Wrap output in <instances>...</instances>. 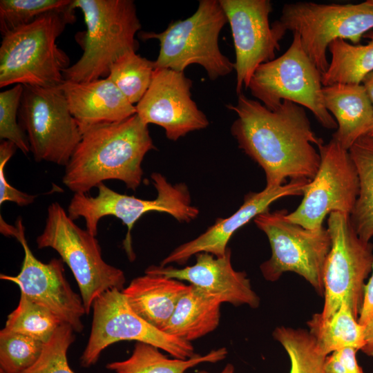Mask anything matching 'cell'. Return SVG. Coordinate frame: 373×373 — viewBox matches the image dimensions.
<instances>
[{"mask_svg": "<svg viewBox=\"0 0 373 373\" xmlns=\"http://www.w3.org/2000/svg\"><path fill=\"white\" fill-rule=\"evenodd\" d=\"M227 106L238 115L231 133L239 148L264 171L265 187L280 186L287 179L314 178L321 157L313 144L323 141L313 131L304 107L284 100L271 111L242 93L236 105Z\"/></svg>", "mask_w": 373, "mask_h": 373, "instance_id": "6da1fadb", "label": "cell"}, {"mask_svg": "<svg viewBox=\"0 0 373 373\" xmlns=\"http://www.w3.org/2000/svg\"><path fill=\"white\" fill-rule=\"evenodd\" d=\"M155 149L148 125L137 114L95 126L82 134L62 182L75 193H86L108 180H120L135 191L142 181L144 157Z\"/></svg>", "mask_w": 373, "mask_h": 373, "instance_id": "7a4b0ae2", "label": "cell"}, {"mask_svg": "<svg viewBox=\"0 0 373 373\" xmlns=\"http://www.w3.org/2000/svg\"><path fill=\"white\" fill-rule=\"evenodd\" d=\"M71 4L46 12L5 35L0 46V87L11 84L43 88L59 86L70 59L56 44L75 19Z\"/></svg>", "mask_w": 373, "mask_h": 373, "instance_id": "3957f363", "label": "cell"}, {"mask_svg": "<svg viewBox=\"0 0 373 373\" xmlns=\"http://www.w3.org/2000/svg\"><path fill=\"white\" fill-rule=\"evenodd\" d=\"M72 7L79 8L84 16V52L64 71V80L106 78L117 59L138 48L135 37L142 26L135 4L132 0H73Z\"/></svg>", "mask_w": 373, "mask_h": 373, "instance_id": "277c9868", "label": "cell"}, {"mask_svg": "<svg viewBox=\"0 0 373 373\" xmlns=\"http://www.w3.org/2000/svg\"><path fill=\"white\" fill-rule=\"evenodd\" d=\"M228 23L219 0H200L197 10L189 17L169 24L162 32H142L146 40L157 39L160 52L153 61L155 69L178 72L191 64L204 68L212 81L230 74L234 64L220 50L218 39Z\"/></svg>", "mask_w": 373, "mask_h": 373, "instance_id": "5b68a950", "label": "cell"}, {"mask_svg": "<svg viewBox=\"0 0 373 373\" xmlns=\"http://www.w3.org/2000/svg\"><path fill=\"white\" fill-rule=\"evenodd\" d=\"M157 191L153 200H143L133 195L119 193L104 182L97 187L98 193L89 196L86 193H75L70 201L67 213L73 220L82 218L86 230L97 235L99 221L104 216H113L127 227L123 247L131 261L135 259L132 247L131 231L134 224L149 211L166 213L181 222H190L198 214V209L192 205L190 193L184 183L173 184L160 173L151 175Z\"/></svg>", "mask_w": 373, "mask_h": 373, "instance_id": "8992f818", "label": "cell"}, {"mask_svg": "<svg viewBox=\"0 0 373 373\" xmlns=\"http://www.w3.org/2000/svg\"><path fill=\"white\" fill-rule=\"evenodd\" d=\"M95 237L77 226L55 202L48 206L44 230L36 238L38 249H55L70 269L86 314L100 295L111 289L122 291L126 283L123 271L104 261Z\"/></svg>", "mask_w": 373, "mask_h": 373, "instance_id": "52a82bcc", "label": "cell"}, {"mask_svg": "<svg viewBox=\"0 0 373 373\" xmlns=\"http://www.w3.org/2000/svg\"><path fill=\"white\" fill-rule=\"evenodd\" d=\"M283 34H298L303 49L321 75L329 67L327 51L335 39L359 44L363 36L373 30V6L359 3H317L299 1L283 6L274 21Z\"/></svg>", "mask_w": 373, "mask_h": 373, "instance_id": "ba28073f", "label": "cell"}, {"mask_svg": "<svg viewBox=\"0 0 373 373\" xmlns=\"http://www.w3.org/2000/svg\"><path fill=\"white\" fill-rule=\"evenodd\" d=\"M287 213L286 209L269 210L254 219L271 249L270 258L260 265L262 275L266 280L275 282L285 272H294L323 296V269L331 247L329 231L323 227L305 229L289 220Z\"/></svg>", "mask_w": 373, "mask_h": 373, "instance_id": "9c48e42d", "label": "cell"}, {"mask_svg": "<svg viewBox=\"0 0 373 373\" xmlns=\"http://www.w3.org/2000/svg\"><path fill=\"white\" fill-rule=\"evenodd\" d=\"M321 75L303 49L300 36L294 33L283 55L256 68L248 88L269 110L289 100L309 109L324 128L336 129L335 119L324 106Z\"/></svg>", "mask_w": 373, "mask_h": 373, "instance_id": "30bf717a", "label": "cell"}, {"mask_svg": "<svg viewBox=\"0 0 373 373\" xmlns=\"http://www.w3.org/2000/svg\"><path fill=\"white\" fill-rule=\"evenodd\" d=\"M330 250L323 269V318L332 316L345 303L358 318L365 280L373 266V244L361 240L350 215L332 212L327 219Z\"/></svg>", "mask_w": 373, "mask_h": 373, "instance_id": "8fae6325", "label": "cell"}, {"mask_svg": "<svg viewBox=\"0 0 373 373\" xmlns=\"http://www.w3.org/2000/svg\"><path fill=\"white\" fill-rule=\"evenodd\" d=\"M23 86L18 120L35 160L66 166L82 134L62 90Z\"/></svg>", "mask_w": 373, "mask_h": 373, "instance_id": "7c38bea8", "label": "cell"}, {"mask_svg": "<svg viewBox=\"0 0 373 373\" xmlns=\"http://www.w3.org/2000/svg\"><path fill=\"white\" fill-rule=\"evenodd\" d=\"M92 308L90 334L80 357L84 367L95 365L106 347L122 341L148 343L179 359H188L195 354L191 342L168 334L139 316L117 289L100 295Z\"/></svg>", "mask_w": 373, "mask_h": 373, "instance_id": "4fadbf2b", "label": "cell"}, {"mask_svg": "<svg viewBox=\"0 0 373 373\" xmlns=\"http://www.w3.org/2000/svg\"><path fill=\"white\" fill-rule=\"evenodd\" d=\"M317 147L321 157L318 171L304 186L299 206L287 214L289 220L308 229L323 227L324 219L332 212L350 215L359 190L349 151L333 139Z\"/></svg>", "mask_w": 373, "mask_h": 373, "instance_id": "5bb4252c", "label": "cell"}, {"mask_svg": "<svg viewBox=\"0 0 373 373\" xmlns=\"http://www.w3.org/2000/svg\"><path fill=\"white\" fill-rule=\"evenodd\" d=\"M0 218L1 233L15 238L24 251L20 272L15 276L1 274V279L15 283L21 294L49 309L75 332H82L85 307L82 297L74 292L66 278L63 260L52 258L48 263L39 260L28 245L22 219L18 218L12 226L1 216Z\"/></svg>", "mask_w": 373, "mask_h": 373, "instance_id": "9a60e30c", "label": "cell"}, {"mask_svg": "<svg viewBox=\"0 0 373 373\" xmlns=\"http://www.w3.org/2000/svg\"><path fill=\"white\" fill-rule=\"evenodd\" d=\"M231 30L235 48L236 91L248 88L256 68L275 59L284 37L269 23V0H219Z\"/></svg>", "mask_w": 373, "mask_h": 373, "instance_id": "2e32d148", "label": "cell"}, {"mask_svg": "<svg viewBox=\"0 0 373 373\" xmlns=\"http://www.w3.org/2000/svg\"><path fill=\"white\" fill-rule=\"evenodd\" d=\"M191 87L184 72L156 68L149 89L135 105L136 114L145 124L162 127L172 141L205 128L209 122L192 99Z\"/></svg>", "mask_w": 373, "mask_h": 373, "instance_id": "e0dca14e", "label": "cell"}, {"mask_svg": "<svg viewBox=\"0 0 373 373\" xmlns=\"http://www.w3.org/2000/svg\"><path fill=\"white\" fill-rule=\"evenodd\" d=\"M310 180H290L285 184L274 188L265 187L259 192H249L243 204L231 216L218 218L204 233L176 247L160 262V266L171 263L184 265L192 256L202 252L216 257L222 256L233 234L258 215L269 211L270 205L280 198L303 195L304 186Z\"/></svg>", "mask_w": 373, "mask_h": 373, "instance_id": "ac0fdd59", "label": "cell"}, {"mask_svg": "<svg viewBox=\"0 0 373 373\" xmlns=\"http://www.w3.org/2000/svg\"><path fill=\"white\" fill-rule=\"evenodd\" d=\"M195 258V262L191 266L175 268L151 265L145 274L188 281L222 303L247 305L252 309L259 307L260 298L252 289L247 274L235 270L232 266L230 248L227 247L222 256L202 252L196 254Z\"/></svg>", "mask_w": 373, "mask_h": 373, "instance_id": "d6986e66", "label": "cell"}, {"mask_svg": "<svg viewBox=\"0 0 373 373\" xmlns=\"http://www.w3.org/2000/svg\"><path fill=\"white\" fill-rule=\"evenodd\" d=\"M59 87L82 134L95 126L136 114L135 106L108 77L83 82L64 80Z\"/></svg>", "mask_w": 373, "mask_h": 373, "instance_id": "ffe728a7", "label": "cell"}, {"mask_svg": "<svg viewBox=\"0 0 373 373\" xmlns=\"http://www.w3.org/2000/svg\"><path fill=\"white\" fill-rule=\"evenodd\" d=\"M323 99L325 107L337 123L332 139L349 151L367 135L373 121V105L364 86L361 84L323 86Z\"/></svg>", "mask_w": 373, "mask_h": 373, "instance_id": "44dd1931", "label": "cell"}, {"mask_svg": "<svg viewBox=\"0 0 373 373\" xmlns=\"http://www.w3.org/2000/svg\"><path fill=\"white\" fill-rule=\"evenodd\" d=\"M189 288L190 285L175 278L145 274L134 278L122 291L139 316L162 331Z\"/></svg>", "mask_w": 373, "mask_h": 373, "instance_id": "7402d4cb", "label": "cell"}, {"mask_svg": "<svg viewBox=\"0 0 373 373\" xmlns=\"http://www.w3.org/2000/svg\"><path fill=\"white\" fill-rule=\"evenodd\" d=\"M222 304L218 298L190 285L162 331L191 343L218 327Z\"/></svg>", "mask_w": 373, "mask_h": 373, "instance_id": "603a6c76", "label": "cell"}, {"mask_svg": "<svg viewBox=\"0 0 373 373\" xmlns=\"http://www.w3.org/2000/svg\"><path fill=\"white\" fill-rule=\"evenodd\" d=\"M155 346L136 342L131 355L125 360L113 361L106 368L115 373H185L203 363H215L224 360L226 347L213 350L204 355L195 354L188 359L169 358Z\"/></svg>", "mask_w": 373, "mask_h": 373, "instance_id": "cb8c5ba5", "label": "cell"}, {"mask_svg": "<svg viewBox=\"0 0 373 373\" xmlns=\"http://www.w3.org/2000/svg\"><path fill=\"white\" fill-rule=\"evenodd\" d=\"M307 325L317 347L326 356L347 347L362 350L365 345L363 328L345 303L327 318L314 314Z\"/></svg>", "mask_w": 373, "mask_h": 373, "instance_id": "d4e9b609", "label": "cell"}, {"mask_svg": "<svg viewBox=\"0 0 373 373\" xmlns=\"http://www.w3.org/2000/svg\"><path fill=\"white\" fill-rule=\"evenodd\" d=\"M363 37L368 39L366 44L354 45L341 39L329 44L331 61L321 75L323 86L335 84H360L373 70V30Z\"/></svg>", "mask_w": 373, "mask_h": 373, "instance_id": "484cf974", "label": "cell"}, {"mask_svg": "<svg viewBox=\"0 0 373 373\" xmlns=\"http://www.w3.org/2000/svg\"><path fill=\"white\" fill-rule=\"evenodd\" d=\"M349 153L359 182L350 222L358 237L370 242L373 238V140L367 135L361 137L350 147Z\"/></svg>", "mask_w": 373, "mask_h": 373, "instance_id": "4316f807", "label": "cell"}, {"mask_svg": "<svg viewBox=\"0 0 373 373\" xmlns=\"http://www.w3.org/2000/svg\"><path fill=\"white\" fill-rule=\"evenodd\" d=\"M273 337L289 356V373H326L327 356L318 350L308 330L279 326L274 330Z\"/></svg>", "mask_w": 373, "mask_h": 373, "instance_id": "83f0119b", "label": "cell"}, {"mask_svg": "<svg viewBox=\"0 0 373 373\" xmlns=\"http://www.w3.org/2000/svg\"><path fill=\"white\" fill-rule=\"evenodd\" d=\"M62 323L49 309L20 293L18 305L8 316L4 329L46 343Z\"/></svg>", "mask_w": 373, "mask_h": 373, "instance_id": "f1b7e54d", "label": "cell"}, {"mask_svg": "<svg viewBox=\"0 0 373 373\" xmlns=\"http://www.w3.org/2000/svg\"><path fill=\"white\" fill-rule=\"evenodd\" d=\"M153 61L128 52L111 67L107 77L124 94L131 104H137L149 89L153 77Z\"/></svg>", "mask_w": 373, "mask_h": 373, "instance_id": "f546056e", "label": "cell"}, {"mask_svg": "<svg viewBox=\"0 0 373 373\" xmlns=\"http://www.w3.org/2000/svg\"><path fill=\"white\" fill-rule=\"evenodd\" d=\"M44 345L3 328L0 332V373H23L38 360Z\"/></svg>", "mask_w": 373, "mask_h": 373, "instance_id": "4dcf8cb0", "label": "cell"}, {"mask_svg": "<svg viewBox=\"0 0 373 373\" xmlns=\"http://www.w3.org/2000/svg\"><path fill=\"white\" fill-rule=\"evenodd\" d=\"M71 3L70 0H1V35L31 23L46 12L64 9Z\"/></svg>", "mask_w": 373, "mask_h": 373, "instance_id": "1f68e13d", "label": "cell"}, {"mask_svg": "<svg viewBox=\"0 0 373 373\" xmlns=\"http://www.w3.org/2000/svg\"><path fill=\"white\" fill-rule=\"evenodd\" d=\"M74 329L62 323L45 343L38 360L23 373H75L68 363L67 352L75 341Z\"/></svg>", "mask_w": 373, "mask_h": 373, "instance_id": "d6a6232c", "label": "cell"}, {"mask_svg": "<svg viewBox=\"0 0 373 373\" xmlns=\"http://www.w3.org/2000/svg\"><path fill=\"white\" fill-rule=\"evenodd\" d=\"M23 90L22 84H16L0 93V139L13 142L27 155L30 151L28 140L18 120Z\"/></svg>", "mask_w": 373, "mask_h": 373, "instance_id": "836d02e7", "label": "cell"}, {"mask_svg": "<svg viewBox=\"0 0 373 373\" xmlns=\"http://www.w3.org/2000/svg\"><path fill=\"white\" fill-rule=\"evenodd\" d=\"M18 148L12 142L3 140L0 143V204L8 201L18 206L32 204L36 195L17 190L11 186L6 178L5 166Z\"/></svg>", "mask_w": 373, "mask_h": 373, "instance_id": "e575fe53", "label": "cell"}, {"mask_svg": "<svg viewBox=\"0 0 373 373\" xmlns=\"http://www.w3.org/2000/svg\"><path fill=\"white\" fill-rule=\"evenodd\" d=\"M357 320L363 328L365 336V345L361 351L368 356H373V266L364 286Z\"/></svg>", "mask_w": 373, "mask_h": 373, "instance_id": "d590c367", "label": "cell"}, {"mask_svg": "<svg viewBox=\"0 0 373 373\" xmlns=\"http://www.w3.org/2000/svg\"><path fill=\"white\" fill-rule=\"evenodd\" d=\"M357 350L352 347L335 351L326 357V373H365L356 360Z\"/></svg>", "mask_w": 373, "mask_h": 373, "instance_id": "8d00e7d4", "label": "cell"}, {"mask_svg": "<svg viewBox=\"0 0 373 373\" xmlns=\"http://www.w3.org/2000/svg\"><path fill=\"white\" fill-rule=\"evenodd\" d=\"M361 84L364 86L373 105V70L363 79Z\"/></svg>", "mask_w": 373, "mask_h": 373, "instance_id": "74e56055", "label": "cell"}, {"mask_svg": "<svg viewBox=\"0 0 373 373\" xmlns=\"http://www.w3.org/2000/svg\"><path fill=\"white\" fill-rule=\"evenodd\" d=\"M195 373H211L206 370L198 371ZM218 373H236L235 367L233 364L227 363L224 368Z\"/></svg>", "mask_w": 373, "mask_h": 373, "instance_id": "f35d334b", "label": "cell"}, {"mask_svg": "<svg viewBox=\"0 0 373 373\" xmlns=\"http://www.w3.org/2000/svg\"><path fill=\"white\" fill-rule=\"evenodd\" d=\"M366 135H367L370 138L373 140V121L372 122L371 126Z\"/></svg>", "mask_w": 373, "mask_h": 373, "instance_id": "ab89813d", "label": "cell"}, {"mask_svg": "<svg viewBox=\"0 0 373 373\" xmlns=\"http://www.w3.org/2000/svg\"><path fill=\"white\" fill-rule=\"evenodd\" d=\"M369 4L373 6V0H367L366 1Z\"/></svg>", "mask_w": 373, "mask_h": 373, "instance_id": "60d3db41", "label": "cell"}]
</instances>
